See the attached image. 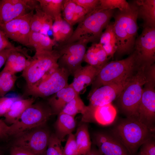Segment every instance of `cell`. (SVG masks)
Wrapping results in <instances>:
<instances>
[{"mask_svg": "<svg viewBox=\"0 0 155 155\" xmlns=\"http://www.w3.org/2000/svg\"><path fill=\"white\" fill-rule=\"evenodd\" d=\"M83 61L88 65L98 67L102 68L98 61L97 56L93 44L88 49L85 54Z\"/></svg>", "mask_w": 155, "mask_h": 155, "instance_id": "e575fe53", "label": "cell"}, {"mask_svg": "<svg viewBox=\"0 0 155 155\" xmlns=\"http://www.w3.org/2000/svg\"><path fill=\"white\" fill-rule=\"evenodd\" d=\"M17 78L16 74L4 68L2 69L0 72V97L13 89Z\"/></svg>", "mask_w": 155, "mask_h": 155, "instance_id": "4316f807", "label": "cell"}, {"mask_svg": "<svg viewBox=\"0 0 155 155\" xmlns=\"http://www.w3.org/2000/svg\"><path fill=\"white\" fill-rule=\"evenodd\" d=\"M19 97H0V117L4 116L8 111L13 102L21 98Z\"/></svg>", "mask_w": 155, "mask_h": 155, "instance_id": "d590c367", "label": "cell"}, {"mask_svg": "<svg viewBox=\"0 0 155 155\" xmlns=\"http://www.w3.org/2000/svg\"><path fill=\"white\" fill-rule=\"evenodd\" d=\"M70 75L67 71L59 66L36 84L26 87V93L35 98L50 97L69 86L68 81Z\"/></svg>", "mask_w": 155, "mask_h": 155, "instance_id": "ba28073f", "label": "cell"}, {"mask_svg": "<svg viewBox=\"0 0 155 155\" xmlns=\"http://www.w3.org/2000/svg\"><path fill=\"white\" fill-rule=\"evenodd\" d=\"M64 155H81L78 148L74 134L68 135L66 142L63 148Z\"/></svg>", "mask_w": 155, "mask_h": 155, "instance_id": "836d02e7", "label": "cell"}, {"mask_svg": "<svg viewBox=\"0 0 155 155\" xmlns=\"http://www.w3.org/2000/svg\"><path fill=\"white\" fill-rule=\"evenodd\" d=\"M22 49L20 47H16L15 48L6 49L0 51V69L5 64L11 52L14 50H21Z\"/></svg>", "mask_w": 155, "mask_h": 155, "instance_id": "f6af8a7d", "label": "cell"}, {"mask_svg": "<svg viewBox=\"0 0 155 155\" xmlns=\"http://www.w3.org/2000/svg\"><path fill=\"white\" fill-rule=\"evenodd\" d=\"M143 28L136 38L134 50L142 62L151 65L154 63L155 61V28Z\"/></svg>", "mask_w": 155, "mask_h": 155, "instance_id": "9a60e30c", "label": "cell"}, {"mask_svg": "<svg viewBox=\"0 0 155 155\" xmlns=\"http://www.w3.org/2000/svg\"><path fill=\"white\" fill-rule=\"evenodd\" d=\"M59 55L56 50L36 52L32 57L27 59L26 65L22 76L26 87L36 84L46 74L58 67Z\"/></svg>", "mask_w": 155, "mask_h": 155, "instance_id": "52a82bcc", "label": "cell"}, {"mask_svg": "<svg viewBox=\"0 0 155 155\" xmlns=\"http://www.w3.org/2000/svg\"><path fill=\"white\" fill-rule=\"evenodd\" d=\"M34 10L0 25V29L8 38L24 45L29 46V37L31 32L30 22Z\"/></svg>", "mask_w": 155, "mask_h": 155, "instance_id": "7c38bea8", "label": "cell"}, {"mask_svg": "<svg viewBox=\"0 0 155 155\" xmlns=\"http://www.w3.org/2000/svg\"><path fill=\"white\" fill-rule=\"evenodd\" d=\"M56 41L39 32H30L29 37L28 45L33 47L36 52L50 51L56 44Z\"/></svg>", "mask_w": 155, "mask_h": 155, "instance_id": "cb8c5ba5", "label": "cell"}, {"mask_svg": "<svg viewBox=\"0 0 155 155\" xmlns=\"http://www.w3.org/2000/svg\"><path fill=\"white\" fill-rule=\"evenodd\" d=\"M149 65L144 64L140 67L117 98L119 107L127 118L138 121L139 106Z\"/></svg>", "mask_w": 155, "mask_h": 155, "instance_id": "3957f363", "label": "cell"}, {"mask_svg": "<svg viewBox=\"0 0 155 155\" xmlns=\"http://www.w3.org/2000/svg\"><path fill=\"white\" fill-rule=\"evenodd\" d=\"M78 94L69 85L49 97L47 102L53 115H58L65 105Z\"/></svg>", "mask_w": 155, "mask_h": 155, "instance_id": "ac0fdd59", "label": "cell"}, {"mask_svg": "<svg viewBox=\"0 0 155 155\" xmlns=\"http://www.w3.org/2000/svg\"><path fill=\"white\" fill-rule=\"evenodd\" d=\"M53 115L48 102L39 101L29 106L13 124L9 126V135L16 136L24 132L45 125Z\"/></svg>", "mask_w": 155, "mask_h": 155, "instance_id": "8992f818", "label": "cell"}, {"mask_svg": "<svg viewBox=\"0 0 155 155\" xmlns=\"http://www.w3.org/2000/svg\"><path fill=\"white\" fill-rule=\"evenodd\" d=\"M127 9L114 13L113 27L119 55L129 54L133 51L138 27L137 7L134 1L129 3Z\"/></svg>", "mask_w": 155, "mask_h": 155, "instance_id": "6da1fadb", "label": "cell"}, {"mask_svg": "<svg viewBox=\"0 0 155 155\" xmlns=\"http://www.w3.org/2000/svg\"><path fill=\"white\" fill-rule=\"evenodd\" d=\"M45 125L15 137L13 146L24 149L34 155H46L50 134Z\"/></svg>", "mask_w": 155, "mask_h": 155, "instance_id": "30bf717a", "label": "cell"}, {"mask_svg": "<svg viewBox=\"0 0 155 155\" xmlns=\"http://www.w3.org/2000/svg\"><path fill=\"white\" fill-rule=\"evenodd\" d=\"M63 18L61 16H60L54 20L52 25V30L53 32V39L56 42H60V32L61 24Z\"/></svg>", "mask_w": 155, "mask_h": 155, "instance_id": "7bdbcfd3", "label": "cell"}, {"mask_svg": "<svg viewBox=\"0 0 155 155\" xmlns=\"http://www.w3.org/2000/svg\"><path fill=\"white\" fill-rule=\"evenodd\" d=\"M155 83L144 85L138 109V121L152 131L155 130Z\"/></svg>", "mask_w": 155, "mask_h": 155, "instance_id": "8fae6325", "label": "cell"}, {"mask_svg": "<svg viewBox=\"0 0 155 155\" xmlns=\"http://www.w3.org/2000/svg\"><path fill=\"white\" fill-rule=\"evenodd\" d=\"M114 10H101L96 8L88 13L79 23L75 29L64 43L65 45L75 42L83 36H90L94 42L100 39L103 30L110 22Z\"/></svg>", "mask_w": 155, "mask_h": 155, "instance_id": "5b68a950", "label": "cell"}, {"mask_svg": "<svg viewBox=\"0 0 155 155\" xmlns=\"http://www.w3.org/2000/svg\"><path fill=\"white\" fill-rule=\"evenodd\" d=\"M9 128V126L0 119V140H4L8 137Z\"/></svg>", "mask_w": 155, "mask_h": 155, "instance_id": "bcb514c9", "label": "cell"}, {"mask_svg": "<svg viewBox=\"0 0 155 155\" xmlns=\"http://www.w3.org/2000/svg\"><path fill=\"white\" fill-rule=\"evenodd\" d=\"M86 155H103L98 150L91 149L90 152Z\"/></svg>", "mask_w": 155, "mask_h": 155, "instance_id": "c3c4849f", "label": "cell"}, {"mask_svg": "<svg viewBox=\"0 0 155 155\" xmlns=\"http://www.w3.org/2000/svg\"><path fill=\"white\" fill-rule=\"evenodd\" d=\"M89 13L86 9L80 6L77 5L72 22V26L79 23Z\"/></svg>", "mask_w": 155, "mask_h": 155, "instance_id": "60d3db41", "label": "cell"}, {"mask_svg": "<svg viewBox=\"0 0 155 155\" xmlns=\"http://www.w3.org/2000/svg\"><path fill=\"white\" fill-rule=\"evenodd\" d=\"M130 4L125 0H99L96 8L101 10H114L116 8L122 10L129 8Z\"/></svg>", "mask_w": 155, "mask_h": 155, "instance_id": "f1b7e54d", "label": "cell"}, {"mask_svg": "<svg viewBox=\"0 0 155 155\" xmlns=\"http://www.w3.org/2000/svg\"><path fill=\"white\" fill-rule=\"evenodd\" d=\"M79 94H77L65 106L61 113H65L75 117L77 114L82 115L86 111V106L81 99Z\"/></svg>", "mask_w": 155, "mask_h": 155, "instance_id": "83f0119b", "label": "cell"}, {"mask_svg": "<svg viewBox=\"0 0 155 155\" xmlns=\"http://www.w3.org/2000/svg\"><path fill=\"white\" fill-rule=\"evenodd\" d=\"M153 138L149 139L141 146L140 152L145 155H155V142Z\"/></svg>", "mask_w": 155, "mask_h": 155, "instance_id": "ab89813d", "label": "cell"}, {"mask_svg": "<svg viewBox=\"0 0 155 155\" xmlns=\"http://www.w3.org/2000/svg\"><path fill=\"white\" fill-rule=\"evenodd\" d=\"M133 75L119 82L104 85L90 91L88 96L89 105L97 106L111 103L118 98Z\"/></svg>", "mask_w": 155, "mask_h": 155, "instance_id": "5bb4252c", "label": "cell"}, {"mask_svg": "<svg viewBox=\"0 0 155 155\" xmlns=\"http://www.w3.org/2000/svg\"><path fill=\"white\" fill-rule=\"evenodd\" d=\"M16 47L9 41L8 38L0 29V51L6 49Z\"/></svg>", "mask_w": 155, "mask_h": 155, "instance_id": "ee69618b", "label": "cell"}, {"mask_svg": "<svg viewBox=\"0 0 155 155\" xmlns=\"http://www.w3.org/2000/svg\"><path fill=\"white\" fill-rule=\"evenodd\" d=\"M92 42L90 36H84L78 40L56 50L59 55L58 61L59 67L73 76L77 71L82 67L81 63L86 51L87 44Z\"/></svg>", "mask_w": 155, "mask_h": 155, "instance_id": "9c48e42d", "label": "cell"}, {"mask_svg": "<svg viewBox=\"0 0 155 155\" xmlns=\"http://www.w3.org/2000/svg\"><path fill=\"white\" fill-rule=\"evenodd\" d=\"M63 0H37L43 11L53 20L61 16Z\"/></svg>", "mask_w": 155, "mask_h": 155, "instance_id": "484cf974", "label": "cell"}, {"mask_svg": "<svg viewBox=\"0 0 155 155\" xmlns=\"http://www.w3.org/2000/svg\"><path fill=\"white\" fill-rule=\"evenodd\" d=\"M138 155H145L139 152Z\"/></svg>", "mask_w": 155, "mask_h": 155, "instance_id": "f907efd6", "label": "cell"}, {"mask_svg": "<svg viewBox=\"0 0 155 155\" xmlns=\"http://www.w3.org/2000/svg\"><path fill=\"white\" fill-rule=\"evenodd\" d=\"M117 115L116 108L111 103L102 106H94L93 116L94 122L103 125L112 124Z\"/></svg>", "mask_w": 155, "mask_h": 155, "instance_id": "7402d4cb", "label": "cell"}, {"mask_svg": "<svg viewBox=\"0 0 155 155\" xmlns=\"http://www.w3.org/2000/svg\"><path fill=\"white\" fill-rule=\"evenodd\" d=\"M77 5L83 7L89 13L95 9L98 6L99 0H73Z\"/></svg>", "mask_w": 155, "mask_h": 155, "instance_id": "74e56055", "label": "cell"}, {"mask_svg": "<svg viewBox=\"0 0 155 155\" xmlns=\"http://www.w3.org/2000/svg\"><path fill=\"white\" fill-rule=\"evenodd\" d=\"M75 140L81 155H86L90 151L91 143L87 125L85 123L80 124L75 134Z\"/></svg>", "mask_w": 155, "mask_h": 155, "instance_id": "d4e9b609", "label": "cell"}, {"mask_svg": "<svg viewBox=\"0 0 155 155\" xmlns=\"http://www.w3.org/2000/svg\"><path fill=\"white\" fill-rule=\"evenodd\" d=\"M35 12L33 13L30 22L31 32H39L42 26L44 13L40 7L39 4L36 7Z\"/></svg>", "mask_w": 155, "mask_h": 155, "instance_id": "4dcf8cb0", "label": "cell"}, {"mask_svg": "<svg viewBox=\"0 0 155 155\" xmlns=\"http://www.w3.org/2000/svg\"><path fill=\"white\" fill-rule=\"evenodd\" d=\"M53 20L52 18L45 13L41 28L39 32L45 35H48V32L50 30H52Z\"/></svg>", "mask_w": 155, "mask_h": 155, "instance_id": "b9f144b4", "label": "cell"}, {"mask_svg": "<svg viewBox=\"0 0 155 155\" xmlns=\"http://www.w3.org/2000/svg\"><path fill=\"white\" fill-rule=\"evenodd\" d=\"M99 43L102 45L111 43L116 44V39L114 31L113 23H110L102 34Z\"/></svg>", "mask_w": 155, "mask_h": 155, "instance_id": "d6a6232c", "label": "cell"}, {"mask_svg": "<svg viewBox=\"0 0 155 155\" xmlns=\"http://www.w3.org/2000/svg\"><path fill=\"white\" fill-rule=\"evenodd\" d=\"M0 155H3V152L1 148H0Z\"/></svg>", "mask_w": 155, "mask_h": 155, "instance_id": "681fc988", "label": "cell"}, {"mask_svg": "<svg viewBox=\"0 0 155 155\" xmlns=\"http://www.w3.org/2000/svg\"><path fill=\"white\" fill-rule=\"evenodd\" d=\"M77 4L73 0H64L62 10L63 20L72 26V22Z\"/></svg>", "mask_w": 155, "mask_h": 155, "instance_id": "1f68e13d", "label": "cell"}, {"mask_svg": "<svg viewBox=\"0 0 155 155\" xmlns=\"http://www.w3.org/2000/svg\"><path fill=\"white\" fill-rule=\"evenodd\" d=\"M62 142L57 137L55 134H51L46 155H64Z\"/></svg>", "mask_w": 155, "mask_h": 155, "instance_id": "f546056e", "label": "cell"}, {"mask_svg": "<svg viewBox=\"0 0 155 155\" xmlns=\"http://www.w3.org/2000/svg\"><path fill=\"white\" fill-rule=\"evenodd\" d=\"M72 26L63 19L60 29L59 42H65L70 38L73 31Z\"/></svg>", "mask_w": 155, "mask_h": 155, "instance_id": "8d00e7d4", "label": "cell"}, {"mask_svg": "<svg viewBox=\"0 0 155 155\" xmlns=\"http://www.w3.org/2000/svg\"><path fill=\"white\" fill-rule=\"evenodd\" d=\"M101 68L88 65L78 69L74 74L73 82L69 85L80 95L92 84Z\"/></svg>", "mask_w": 155, "mask_h": 155, "instance_id": "e0dca14e", "label": "cell"}, {"mask_svg": "<svg viewBox=\"0 0 155 155\" xmlns=\"http://www.w3.org/2000/svg\"><path fill=\"white\" fill-rule=\"evenodd\" d=\"M94 44L98 62L100 66L103 67L108 62V57L101 44L99 43H94Z\"/></svg>", "mask_w": 155, "mask_h": 155, "instance_id": "f35d334b", "label": "cell"}, {"mask_svg": "<svg viewBox=\"0 0 155 155\" xmlns=\"http://www.w3.org/2000/svg\"><path fill=\"white\" fill-rule=\"evenodd\" d=\"M153 132L138 121L127 118L115 127L112 134L134 155L144 143L154 137Z\"/></svg>", "mask_w": 155, "mask_h": 155, "instance_id": "277c9868", "label": "cell"}, {"mask_svg": "<svg viewBox=\"0 0 155 155\" xmlns=\"http://www.w3.org/2000/svg\"><path fill=\"white\" fill-rule=\"evenodd\" d=\"M93 138V142L103 155H131L112 134L98 132L94 134Z\"/></svg>", "mask_w": 155, "mask_h": 155, "instance_id": "2e32d148", "label": "cell"}, {"mask_svg": "<svg viewBox=\"0 0 155 155\" xmlns=\"http://www.w3.org/2000/svg\"><path fill=\"white\" fill-rule=\"evenodd\" d=\"M35 100V99L32 97L26 99L21 98L14 101L4 116V121L7 125L13 124Z\"/></svg>", "mask_w": 155, "mask_h": 155, "instance_id": "603a6c76", "label": "cell"}, {"mask_svg": "<svg viewBox=\"0 0 155 155\" xmlns=\"http://www.w3.org/2000/svg\"><path fill=\"white\" fill-rule=\"evenodd\" d=\"M30 57L24 49L13 50L9 55L3 68L15 74L23 71L27 62L26 57Z\"/></svg>", "mask_w": 155, "mask_h": 155, "instance_id": "ffe728a7", "label": "cell"}, {"mask_svg": "<svg viewBox=\"0 0 155 155\" xmlns=\"http://www.w3.org/2000/svg\"><path fill=\"white\" fill-rule=\"evenodd\" d=\"M10 154V155H34L24 149L14 146L11 149Z\"/></svg>", "mask_w": 155, "mask_h": 155, "instance_id": "7dc6e473", "label": "cell"}, {"mask_svg": "<svg viewBox=\"0 0 155 155\" xmlns=\"http://www.w3.org/2000/svg\"><path fill=\"white\" fill-rule=\"evenodd\" d=\"M134 1L137 6L138 18L144 22L143 27L155 28V0Z\"/></svg>", "mask_w": 155, "mask_h": 155, "instance_id": "d6986e66", "label": "cell"}, {"mask_svg": "<svg viewBox=\"0 0 155 155\" xmlns=\"http://www.w3.org/2000/svg\"><path fill=\"white\" fill-rule=\"evenodd\" d=\"M74 117L66 114L60 113L58 115L55 124V129L57 137L61 141L74 130L76 122Z\"/></svg>", "mask_w": 155, "mask_h": 155, "instance_id": "44dd1931", "label": "cell"}, {"mask_svg": "<svg viewBox=\"0 0 155 155\" xmlns=\"http://www.w3.org/2000/svg\"><path fill=\"white\" fill-rule=\"evenodd\" d=\"M37 0H0V25L23 16L35 9Z\"/></svg>", "mask_w": 155, "mask_h": 155, "instance_id": "4fadbf2b", "label": "cell"}, {"mask_svg": "<svg viewBox=\"0 0 155 155\" xmlns=\"http://www.w3.org/2000/svg\"><path fill=\"white\" fill-rule=\"evenodd\" d=\"M144 64L134 50L124 59L107 62L101 69L92 84L90 91L125 80L135 74Z\"/></svg>", "mask_w": 155, "mask_h": 155, "instance_id": "7a4b0ae2", "label": "cell"}]
</instances>
